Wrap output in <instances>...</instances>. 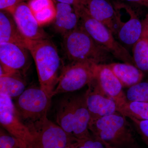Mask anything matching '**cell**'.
<instances>
[{"label":"cell","instance_id":"obj_8","mask_svg":"<svg viewBox=\"0 0 148 148\" xmlns=\"http://www.w3.org/2000/svg\"><path fill=\"white\" fill-rule=\"evenodd\" d=\"M26 126L34 137L32 148H64L79 142L47 116Z\"/></svg>","mask_w":148,"mask_h":148},{"label":"cell","instance_id":"obj_15","mask_svg":"<svg viewBox=\"0 0 148 148\" xmlns=\"http://www.w3.org/2000/svg\"><path fill=\"white\" fill-rule=\"evenodd\" d=\"M79 7L92 18L104 24L115 35L116 11L111 3L107 0H81Z\"/></svg>","mask_w":148,"mask_h":148},{"label":"cell","instance_id":"obj_4","mask_svg":"<svg viewBox=\"0 0 148 148\" xmlns=\"http://www.w3.org/2000/svg\"><path fill=\"white\" fill-rule=\"evenodd\" d=\"M63 47L71 62L90 61L97 64H108L112 55L98 44L80 26L63 36Z\"/></svg>","mask_w":148,"mask_h":148},{"label":"cell","instance_id":"obj_25","mask_svg":"<svg viewBox=\"0 0 148 148\" xmlns=\"http://www.w3.org/2000/svg\"><path fill=\"white\" fill-rule=\"evenodd\" d=\"M76 148H107L100 140L91 134L89 138L79 141Z\"/></svg>","mask_w":148,"mask_h":148},{"label":"cell","instance_id":"obj_14","mask_svg":"<svg viewBox=\"0 0 148 148\" xmlns=\"http://www.w3.org/2000/svg\"><path fill=\"white\" fill-rule=\"evenodd\" d=\"M18 30L28 40L48 39L47 34L37 21L28 3L18 5L11 14Z\"/></svg>","mask_w":148,"mask_h":148},{"label":"cell","instance_id":"obj_21","mask_svg":"<svg viewBox=\"0 0 148 148\" xmlns=\"http://www.w3.org/2000/svg\"><path fill=\"white\" fill-rule=\"evenodd\" d=\"M28 4L40 26L53 22L56 8L52 0H29Z\"/></svg>","mask_w":148,"mask_h":148},{"label":"cell","instance_id":"obj_10","mask_svg":"<svg viewBox=\"0 0 148 148\" xmlns=\"http://www.w3.org/2000/svg\"><path fill=\"white\" fill-rule=\"evenodd\" d=\"M88 86V88L85 94L90 122L118 112L115 101L100 89L94 79Z\"/></svg>","mask_w":148,"mask_h":148},{"label":"cell","instance_id":"obj_27","mask_svg":"<svg viewBox=\"0 0 148 148\" xmlns=\"http://www.w3.org/2000/svg\"><path fill=\"white\" fill-rule=\"evenodd\" d=\"M57 3L69 4L73 6L75 8L79 7L81 4V0H55Z\"/></svg>","mask_w":148,"mask_h":148},{"label":"cell","instance_id":"obj_26","mask_svg":"<svg viewBox=\"0 0 148 148\" xmlns=\"http://www.w3.org/2000/svg\"><path fill=\"white\" fill-rule=\"evenodd\" d=\"M25 0H0L1 10L8 12L11 14L16 7Z\"/></svg>","mask_w":148,"mask_h":148},{"label":"cell","instance_id":"obj_20","mask_svg":"<svg viewBox=\"0 0 148 148\" xmlns=\"http://www.w3.org/2000/svg\"><path fill=\"white\" fill-rule=\"evenodd\" d=\"M25 75L18 72L0 76V92L16 98L26 89Z\"/></svg>","mask_w":148,"mask_h":148},{"label":"cell","instance_id":"obj_22","mask_svg":"<svg viewBox=\"0 0 148 148\" xmlns=\"http://www.w3.org/2000/svg\"><path fill=\"white\" fill-rule=\"evenodd\" d=\"M119 112L128 119L148 120V102L127 101Z\"/></svg>","mask_w":148,"mask_h":148},{"label":"cell","instance_id":"obj_12","mask_svg":"<svg viewBox=\"0 0 148 148\" xmlns=\"http://www.w3.org/2000/svg\"><path fill=\"white\" fill-rule=\"evenodd\" d=\"M30 53L27 48L12 43H0L1 65L11 71L25 75L31 64Z\"/></svg>","mask_w":148,"mask_h":148},{"label":"cell","instance_id":"obj_5","mask_svg":"<svg viewBox=\"0 0 148 148\" xmlns=\"http://www.w3.org/2000/svg\"><path fill=\"white\" fill-rule=\"evenodd\" d=\"M76 11L79 17L80 26L95 42L107 49L114 58L123 63L135 65L132 56L116 39L108 27L89 16L81 8Z\"/></svg>","mask_w":148,"mask_h":148},{"label":"cell","instance_id":"obj_18","mask_svg":"<svg viewBox=\"0 0 148 148\" xmlns=\"http://www.w3.org/2000/svg\"><path fill=\"white\" fill-rule=\"evenodd\" d=\"M107 65L123 87L129 88L143 80L144 73L135 65L125 63H110Z\"/></svg>","mask_w":148,"mask_h":148},{"label":"cell","instance_id":"obj_29","mask_svg":"<svg viewBox=\"0 0 148 148\" xmlns=\"http://www.w3.org/2000/svg\"><path fill=\"white\" fill-rule=\"evenodd\" d=\"M78 143V142H77L76 143H74V144H73V145L64 148H76L77 145Z\"/></svg>","mask_w":148,"mask_h":148},{"label":"cell","instance_id":"obj_6","mask_svg":"<svg viewBox=\"0 0 148 148\" xmlns=\"http://www.w3.org/2000/svg\"><path fill=\"white\" fill-rule=\"evenodd\" d=\"M51 99L40 86H34L25 89L14 105L19 118L27 125L47 116Z\"/></svg>","mask_w":148,"mask_h":148},{"label":"cell","instance_id":"obj_9","mask_svg":"<svg viewBox=\"0 0 148 148\" xmlns=\"http://www.w3.org/2000/svg\"><path fill=\"white\" fill-rule=\"evenodd\" d=\"M0 123L18 141L21 148H32L34 137L18 117L12 99L0 92Z\"/></svg>","mask_w":148,"mask_h":148},{"label":"cell","instance_id":"obj_19","mask_svg":"<svg viewBox=\"0 0 148 148\" xmlns=\"http://www.w3.org/2000/svg\"><path fill=\"white\" fill-rule=\"evenodd\" d=\"M143 24L141 36L132 47V56L135 66L143 73H148V13Z\"/></svg>","mask_w":148,"mask_h":148},{"label":"cell","instance_id":"obj_28","mask_svg":"<svg viewBox=\"0 0 148 148\" xmlns=\"http://www.w3.org/2000/svg\"><path fill=\"white\" fill-rule=\"evenodd\" d=\"M127 2L136 4L148 8V0H123Z\"/></svg>","mask_w":148,"mask_h":148},{"label":"cell","instance_id":"obj_13","mask_svg":"<svg viewBox=\"0 0 148 148\" xmlns=\"http://www.w3.org/2000/svg\"><path fill=\"white\" fill-rule=\"evenodd\" d=\"M93 79L104 93L115 101L119 112L127 100L123 86L107 64H97Z\"/></svg>","mask_w":148,"mask_h":148},{"label":"cell","instance_id":"obj_3","mask_svg":"<svg viewBox=\"0 0 148 148\" xmlns=\"http://www.w3.org/2000/svg\"><path fill=\"white\" fill-rule=\"evenodd\" d=\"M127 118L118 112L91 122L89 130L107 148H140Z\"/></svg>","mask_w":148,"mask_h":148},{"label":"cell","instance_id":"obj_1","mask_svg":"<svg viewBox=\"0 0 148 148\" xmlns=\"http://www.w3.org/2000/svg\"><path fill=\"white\" fill-rule=\"evenodd\" d=\"M90 121L85 93L66 95L58 102L56 123L70 137L78 141L90 137Z\"/></svg>","mask_w":148,"mask_h":148},{"label":"cell","instance_id":"obj_16","mask_svg":"<svg viewBox=\"0 0 148 148\" xmlns=\"http://www.w3.org/2000/svg\"><path fill=\"white\" fill-rule=\"evenodd\" d=\"M56 15L53 23L56 32L64 36L79 26V17L73 6L57 3Z\"/></svg>","mask_w":148,"mask_h":148},{"label":"cell","instance_id":"obj_2","mask_svg":"<svg viewBox=\"0 0 148 148\" xmlns=\"http://www.w3.org/2000/svg\"><path fill=\"white\" fill-rule=\"evenodd\" d=\"M27 48L35 61L40 87L52 98L64 67L56 47L46 39L28 40Z\"/></svg>","mask_w":148,"mask_h":148},{"label":"cell","instance_id":"obj_17","mask_svg":"<svg viewBox=\"0 0 148 148\" xmlns=\"http://www.w3.org/2000/svg\"><path fill=\"white\" fill-rule=\"evenodd\" d=\"M28 40L18 30L11 14L1 10L0 12V43L9 42L27 48Z\"/></svg>","mask_w":148,"mask_h":148},{"label":"cell","instance_id":"obj_11","mask_svg":"<svg viewBox=\"0 0 148 148\" xmlns=\"http://www.w3.org/2000/svg\"><path fill=\"white\" fill-rule=\"evenodd\" d=\"M127 12V17H123L119 10L114 7L116 18V34L123 45L132 47L137 42L142 34L143 21L139 18L137 14L130 6L122 3Z\"/></svg>","mask_w":148,"mask_h":148},{"label":"cell","instance_id":"obj_23","mask_svg":"<svg viewBox=\"0 0 148 148\" xmlns=\"http://www.w3.org/2000/svg\"><path fill=\"white\" fill-rule=\"evenodd\" d=\"M129 102H148V82H141L128 88L125 93Z\"/></svg>","mask_w":148,"mask_h":148},{"label":"cell","instance_id":"obj_7","mask_svg":"<svg viewBox=\"0 0 148 148\" xmlns=\"http://www.w3.org/2000/svg\"><path fill=\"white\" fill-rule=\"evenodd\" d=\"M97 65L90 61H79L64 66L52 97L76 91L89 84L95 77Z\"/></svg>","mask_w":148,"mask_h":148},{"label":"cell","instance_id":"obj_24","mask_svg":"<svg viewBox=\"0 0 148 148\" xmlns=\"http://www.w3.org/2000/svg\"><path fill=\"white\" fill-rule=\"evenodd\" d=\"M129 119L143 142L148 147V120H143L132 118Z\"/></svg>","mask_w":148,"mask_h":148}]
</instances>
